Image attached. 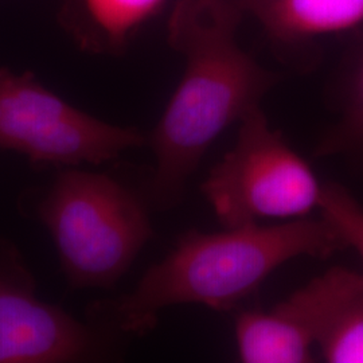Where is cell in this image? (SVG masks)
Listing matches in <instances>:
<instances>
[{"mask_svg": "<svg viewBox=\"0 0 363 363\" xmlns=\"http://www.w3.org/2000/svg\"><path fill=\"white\" fill-rule=\"evenodd\" d=\"M109 349L101 325L39 298L26 259L0 238V363L94 362Z\"/></svg>", "mask_w": 363, "mask_h": 363, "instance_id": "obj_6", "label": "cell"}, {"mask_svg": "<svg viewBox=\"0 0 363 363\" xmlns=\"http://www.w3.org/2000/svg\"><path fill=\"white\" fill-rule=\"evenodd\" d=\"M167 0H66L62 23L91 52L117 54Z\"/></svg>", "mask_w": 363, "mask_h": 363, "instance_id": "obj_8", "label": "cell"}, {"mask_svg": "<svg viewBox=\"0 0 363 363\" xmlns=\"http://www.w3.org/2000/svg\"><path fill=\"white\" fill-rule=\"evenodd\" d=\"M345 249V241L323 217L276 226L225 228L218 233L189 232L132 292L108 304H96L89 318L108 315L120 333L143 335L167 307L202 304L226 311L286 261L298 256L328 259Z\"/></svg>", "mask_w": 363, "mask_h": 363, "instance_id": "obj_2", "label": "cell"}, {"mask_svg": "<svg viewBox=\"0 0 363 363\" xmlns=\"http://www.w3.org/2000/svg\"><path fill=\"white\" fill-rule=\"evenodd\" d=\"M315 346L325 361L363 363V273L334 267L310 281Z\"/></svg>", "mask_w": 363, "mask_h": 363, "instance_id": "obj_7", "label": "cell"}, {"mask_svg": "<svg viewBox=\"0 0 363 363\" xmlns=\"http://www.w3.org/2000/svg\"><path fill=\"white\" fill-rule=\"evenodd\" d=\"M340 118L319 144V155L363 160V38L352 48L339 82Z\"/></svg>", "mask_w": 363, "mask_h": 363, "instance_id": "obj_10", "label": "cell"}, {"mask_svg": "<svg viewBox=\"0 0 363 363\" xmlns=\"http://www.w3.org/2000/svg\"><path fill=\"white\" fill-rule=\"evenodd\" d=\"M244 13L240 0H178L169 15V45L186 67L150 142L156 159L150 199L159 208L181 201L217 136L259 106L277 81L235 40Z\"/></svg>", "mask_w": 363, "mask_h": 363, "instance_id": "obj_1", "label": "cell"}, {"mask_svg": "<svg viewBox=\"0 0 363 363\" xmlns=\"http://www.w3.org/2000/svg\"><path fill=\"white\" fill-rule=\"evenodd\" d=\"M31 202L73 289L112 288L152 237L143 198L104 172L57 169Z\"/></svg>", "mask_w": 363, "mask_h": 363, "instance_id": "obj_3", "label": "cell"}, {"mask_svg": "<svg viewBox=\"0 0 363 363\" xmlns=\"http://www.w3.org/2000/svg\"><path fill=\"white\" fill-rule=\"evenodd\" d=\"M319 210L346 247L355 249L363 259V208L359 202L343 186L328 183L322 189Z\"/></svg>", "mask_w": 363, "mask_h": 363, "instance_id": "obj_11", "label": "cell"}, {"mask_svg": "<svg viewBox=\"0 0 363 363\" xmlns=\"http://www.w3.org/2000/svg\"><path fill=\"white\" fill-rule=\"evenodd\" d=\"M272 38L283 43L310 42L363 22V0H240Z\"/></svg>", "mask_w": 363, "mask_h": 363, "instance_id": "obj_9", "label": "cell"}, {"mask_svg": "<svg viewBox=\"0 0 363 363\" xmlns=\"http://www.w3.org/2000/svg\"><path fill=\"white\" fill-rule=\"evenodd\" d=\"M233 148L210 171L202 191L225 228L308 217L323 186L308 163L271 130L259 106L241 120Z\"/></svg>", "mask_w": 363, "mask_h": 363, "instance_id": "obj_4", "label": "cell"}, {"mask_svg": "<svg viewBox=\"0 0 363 363\" xmlns=\"http://www.w3.org/2000/svg\"><path fill=\"white\" fill-rule=\"evenodd\" d=\"M145 143L135 128L117 127L66 103L30 72L0 67V150L34 167H79L113 160Z\"/></svg>", "mask_w": 363, "mask_h": 363, "instance_id": "obj_5", "label": "cell"}]
</instances>
